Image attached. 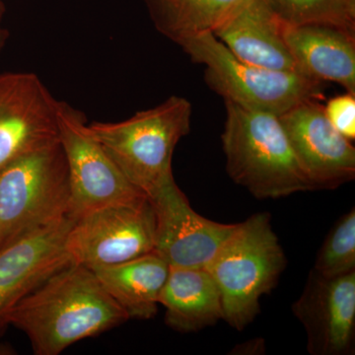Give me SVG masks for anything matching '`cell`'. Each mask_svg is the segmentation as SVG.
Segmentation results:
<instances>
[{"label":"cell","instance_id":"cell-9","mask_svg":"<svg viewBox=\"0 0 355 355\" xmlns=\"http://www.w3.org/2000/svg\"><path fill=\"white\" fill-rule=\"evenodd\" d=\"M155 214L154 251L170 268H207L236 224L209 220L191 207L174 178L148 196Z\"/></svg>","mask_w":355,"mask_h":355},{"label":"cell","instance_id":"cell-7","mask_svg":"<svg viewBox=\"0 0 355 355\" xmlns=\"http://www.w3.org/2000/svg\"><path fill=\"white\" fill-rule=\"evenodd\" d=\"M58 123L60 144L69 168L72 218L147 197L128 181L91 135L83 112L67 102L58 101Z\"/></svg>","mask_w":355,"mask_h":355},{"label":"cell","instance_id":"cell-16","mask_svg":"<svg viewBox=\"0 0 355 355\" xmlns=\"http://www.w3.org/2000/svg\"><path fill=\"white\" fill-rule=\"evenodd\" d=\"M159 304L165 307V323L180 333H193L223 320L221 294L202 268H170Z\"/></svg>","mask_w":355,"mask_h":355},{"label":"cell","instance_id":"cell-11","mask_svg":"<svg viewBox=\"0 0 355 355\" xmlns=\"http://www.w3.org/2000/svg\"><path fill=\"white\" fill-rule=\"evenodd\" d=\"M319 100L300 103L279 119L314 190H333L355 178V148L327 119Z\"/></svg>","mask_w":355,"mask_h":355},{"label":"cell","instance_id":"cell-8","mask_svg":"<svg viewBox=\"0 0 355 355\" xmlns=\"http://www.w3.org/2000/svg\"><path fill=\"white\" fill-rule=\"evenodd\" d=\"M154 247L155 214L148 197L73 218L65 241L70 261L90 270L139 258Z\"/></svg>","mask_w":355,"mask_h":355},{"label":"cell","instance_id":"cell-14","mask_svg":"<svg viewBox=\"0 0 355 355\" xmlns=\"http://www.w3.org/2000/svg\"><path fill=\"white\" fill-rule=\"evenodd\" d=\"M284 28L265 0H250L214 35L247 64L300 73L284 38Z\"/></svg>","mask_w":355,"mask_h":355},{"label":"cell","instance_id":"cell-21","mask_svg":"<svg viewBox=\"0 0 355 355\" xmlns=\"http://www.w3.org/2000/svg\"><path fill=\"white\" fill-rule=\"evenodd\" d=\"M324 114L334 128L345 139H355V95L345 94L331 98L324 106Z\"/></svg>","mask_w":355,"mask_h":355},{"label":"cell","instance_id":"cell-19","mask_svg":"<svg viewBox=\"0 0 355 355\" xmlns=\"http://www.w3.org/2000/svg\"><path fill=\"white\" fill-rule=\"evenodd\" d=\"M287 27L331 24L355 30V0H265Z\"/></svg>","mask_w":355,"mask_h":355},{"label":"cell","instance_id":"cell-15","mask_svg":"<svg viewBox=\"0 0 355 355\" xmlns=\"http://www.w3.org/2000/svg\"><path fill=\"white\" fill-rule=\"evenodd\" d=\"M284 38L301 74L340 84L355 95V30L331 24L286 26Z\"/></svg>","mask_w":355,"mask_h":355},{"label":"cell","instance_id":"cell-13","mask_svg":"<svg viewBox=\"0 0 355 355\" xmlns=\"http://www.w3.org/2000/svg\"><path fill=\"white\" fill-rule=\"evenodd\" d=\"M72 223L67 217L0 250V333L22 299L71 263L65 241Z\"/></svg>","mask_w":355,"mask_h":355},{"label":"cell","instance_id":"cell-22","mask_svg":"<svg viewBox=\"0 0 355 355\" xmlns=\"http://www.w3.org/2000/svg\"><path fill=\"white\" fill-rule=\"evenodd\" d=\"M4 12H6V7H4L3 2L0 0V53L3 50L6 46L7 39L9 37V33L6 29L2 27V18H3Z\"/></svg>","mask_w":355,"mask_h":355},{"label":"cell","instance_id":"cell-6","mask_svg":"<svg viewBox=\"0 0 355 355\" xmlns=\"http://www.w3.org/2000/svg\"><path fill=\"white\" fill-rule=\"evenodd\" d=\"M181 46L193 62L205 65V83L224 101L280 116L300 103L323 96L324 83L297 72L247 64L212 33L188 40Z\"/></svg>","mask_w":355,"mask_h":355},{"label":"cell","instance_id":"cell-3","mask_svg":"<svg viewBox=\"0 0 355 355\" xmlns=\"http://www.w3.org/2000/svg\"><path fill=\"white\" fill-rule=\"evenodd\" d=\"M286 263L270 214L236 224L205 268L220 291L224 321L237 331L251 324L260 313L261 296L275 288Z\"/></svg>","mask_w":355,"mask_h":355},{"label":"cell","instance_id":"cell-20","mask_svg":"<svg viewBox=\"0 0 355 355\" xmlns=\"http://www.w3.org/2000/svg\"><path fill=\"white\" fill-rule=\"evenodd\" d=\"M313 270L327 277L355 272V209L343 214L327 236Z\"/></svg>","mask_w":355,"mask_h":355},{"label":"cell","instance_id":"cell-2","mask_svg":"<svg viewBox=\"0 0 355 355\" xmlns=\"http://www.w3.org/2000/svg\"><path fill=\"white\" fill-rule=\"evenodd\" d=\"M221 135L226 171L254 198H279L314 191L282 125L279 116L224 101Z\"/></svg>","mask_w":355,"mask_h":355},{"label":"cell","instance_id":"cell-5","mask_svg":"<svg viewBox=\"0 0 355 355\" xmlns=\"http://www.w3.org/2000/svg\"><path fill=\"white\" fill-rule=\"evenodd\" d=\"M69 216V168L60 141L0 170V250Z\"/></svg>","mask_w":355,"mask_h":355},{"label":"cell","instance_id":"cell-17","mask_svg":"<svg viewBox=\"0 0 355 355\" xmlns=\"http://www.w3.org/2000/svg\"><path fill=\"white\" fill-rule=\"evenodd\" d=\"M128 318L153 319L170 266L155 252L132 260L91 270Z\"/></svg>","mask_w":355,"mask_h":355},{"label":"cell","instance_id":"cell-1","mask_svg":"<svg viewBox=\"0 0 355 355\" xmlns=\"http://www.w3.org/2000/svg\"><path fill=\"white\" fill-rule=\"evenodd\" d=\"M128 320L93 270L70 263L22 299L8 322L28 336L35 354L58 355Z\"/></svg>","mask_w":355,"mask_h":355},{"label":"cell","instance_id":"cell-18","mask_svg":"<svg viewBox=\"0 0 355 355\" xmlns=\"http://www.w3.org/2000/svg\"><path fill=\"white\" fill-rule=\"evenodd\" d=\"M250 0H147L159 32L180 44L212 33Z\"/></svg>","mask_w":355,"mask_h":355},{"label":"cell","instance_id":"cell-4","mask_svg":"<svg viewBox=\"0 0 355 355\" xmlns=\"http://www.w3.org/2000/svg\"><path fill=\"white\" fill-rule=\"evenodd\" d=\"M191 114L186 98L171 96L128 120L94 121L88 130L128 181L148 197L174 178L173 154L190 132Z\"/></svg>","mask_w":355,"mask_h":355},{"label":"cell","instance_id":"cell-10","mask_svg":"<svg viewBox=\"0 0 355 355\" xmlns=\"http://www.w3.org/2000/svg\"><path fill=\"white\" fill-rule=\"evenodd\" d=\"M58 102L36 74H6L0 91V170L60 141Z\"/></svg>","mask_w":355,"mask_h":355},{"label":"cell","instance_id":"cell-12","mask_svg":"<svg viewBox=\"0 0 355 355\" xmlns=\"http://www.w3.org/2000/svg\"><path fill=\"white\" fill-rule=\"evenodd\" d=\"M292 312L304 327L310 354H354L355 272L327 277L312 270Z\"/></svg>","mask_w":355,"mask_h":355},{"label":"cell","instance_id":"cell-23","mask_svg":"<svg viewBox=\"0 0 355 355\" xmlns=\"http://www.w3.org/2000/svg\"><path fill=\"white\" fill-rule=\"evenodd\" d=\"M7 73L0 74V91H1L2 87H3V84L6 83Z\"/></svg>","mask_w":355,"mask_h":355}]
</instances>
